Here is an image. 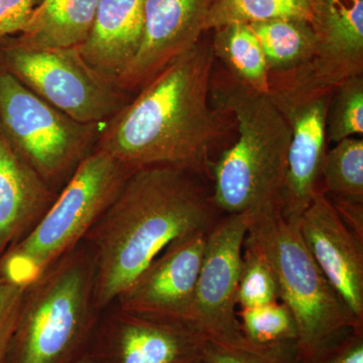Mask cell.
Listing matches in <instances>:
<instances>
[{
    "label": "cell",
    "mask_w": 363,
    "mask_h": 363,
    "mask_svg": "<svg viewBox=\"0 0 363 363\" xmlns=\"http://www.w3.org/2000/svg\"><path fill=\"white\" fill-rule=\"evenodd\" d=\"M206 33L101 126L94 150L130 172L168 166L210 182L214 155L234 121L210 98L216 60Z\"/></svg>",
    "instance_id": "cell-1"
},
{
    "label": "cell",
    "mask_w": 363,
    "mask_h": 363,
    "mask_svg": "<svg viewBox=\"0 0 363 363\" xmlns=\"http://www.w3.org/2000/svg\"><path fill=\"white\" fill-rule=\"evenodd\" d=\"M203 177L174 167L133 172L84 241L94 264L99 311L113 304L172 241L209 233L222 216Z\"/></svg>",
    "instance_id": "cell-2"
},
{
    "label": "cell",
    "mask_w": 363,
    "mask_h": 363,
    "mask_svg": "<svg viewBox=\"0 0 363 363\" xmlns=\"http://www.w3.org/2000/svg\"><path fill=\"white\" fill-rule=\"evenodd\" d=\"M210 98L233 116L238 138L210 169L212 199L222 215L283 210L291 130L267 93L215 70Z\"/></svg>",
    "instance_id": "cell-3"
},
{
    "label": "cell",
    "mask_w": 363,
    "mask_h": 363,
    "mask_svg": "<svg viewBox=\"0 0 363 363\" xmlns=\"http://www.w3.org/2000/svg\"><path fill=\"white\" fill-rule=\"evenodd\" d=\"M94 283L82 242L28 284L4 363H73L86 354L101 314Z\"/></svg>",
    "instance_id": "cell-4"
},
{
    "label": "cell",
    "mask_w": 363,
    "mask_h": 363,
    "mask_svg": "<svg viewBox=\"0 0 363 363\" xmlns=\"http://www.w3.org/2000/svg\"><path fill=\"white\" fill-rule=\"evenodd\" d=\"M298 220L281 209L250 214L245 240L259 248L276 274L279 301L297 326L298 358H304L348 329H363V323L315 262Z\"/></svg>",
    "instance_id": "cell-5"
},
{
    "label": "cell",
    "mask_w": 363,
    "mask_h": 363,
    "mask_svg": "<svg viewBox=\"0 0 363 363\" xmlns=\"http://www.w3.org/2000/svg\"><path fill=\"white\" fill-rule=\"evenodd\" d=\"M133 172L102 150L79 164L28 235L0 257V276L28 286L84 241Z\"/></svg>",
    "instance_id": "cell-6"
},
{
    "label": "cell",
    "mask_w": 363,
    "mask_h": 363,
    "mask_svg": "<svg viewBox=\"0 0 363 363\" xmlns=\"http://www.w3.org/2000/svg\"><path fill=\"white\" fill-rule=\"evenodd\" d=\"M101 126L74 121L0 64V130L52 190L59 193L94 150Z\"/></svg>",
    "instance_id": "cell-7"
},
{
    "label": "cell",
    "mask_w": 363,
    "mask_h": 363,
    "mask_svg": "<svg viewBox=\"0 0 363 363\" xmlns=\"http://www.w3.org/2000/svg\"><path fill=\"white\" fill-rule=\"evenodd\" d=\"M0 64L33 93L83 124L104 125L128 104V92L92 68L78 48L30 50L0 40Z\"/></svg>",
    "instance_id": "cell-8"
},
{
    "label": "cell",
    "mask_w": 363,
    "mask_h": 363,
    "mask_svg": "<svg viewBox=\"0 0 363 363\" xmlns=\"http://www.w3.org/2000/svg\"><path fill=\"white\" fill-rule=\"evenodd\" d=\"M333 90L308 87L269 74V96L291 130L283 213L300 219L321 191L327 152V117Z\"/></svg>",
    "instance_id": "cell-9"
},
{
    "label": "cell",
    "mask_w": 363,
    "mask_h": 363,
    "mask_svg": "<svg viewBox=\"0 0 363 363\" xmlns=\"http://www.w3.org/2000/svg\"><path fill=\"white\" fill-rule=\"evenodd\" d=\"M208 341L193 325L111 304L100 314L87 354L94 363H203Z\"/></svg>",
    "instance_id": "cell-10"
},
{
    "label": "cell",
    "mask_w": 363,
    "mask_h": 363,
    "mask_svg": "<svg viewBox=\"0 0 363 363\" xmlns=\"http://www.w3.org/2000/svg\"><path fill=\"white\" fill-rule=\"evenodd\" d=\"M250 214L222 215L207 233L189 324L209 340L245 339L238 316V279Z\"/></svg>",
    "instance_id": "cell-11"
},
{
    "label": "cell",
    "mask_w": 363,
    "mask_h": 363,
    "mask_svg": "<svg viewBox=\"0 0 363 363\" xmlns=\"http://www.w3.org/2000/svg\"><path fill=\"white\" fill-rule=\"evenodd\" d=\"M208 233L172 241L113 304L145 316L189 324Z\"/></svg>",
    "instance_id": "cell-12"
},
{
    "label": "cell",
    "mask_w": 363,
    "mask_h": 363,
    "mask_svg": "<svg viewBox=\"0 0 363 363\" xmlns=\"http://www.w3.org/2000/svg\"><path fill=\"white\" fill-rule=\"evenodd\" d=\"M214 0H145L140 49L117 79L125 92H138L155 76L194 47L206 33Z\"/></svg>",
    "instance_id": "cell-13"
},
{
    "label": "cell",
    "mask_w": 363,
    "mask_h": 363,
    "mask_svg": "<svg viewBox=\"0 0 363 363\" xmlns=\"http://www.w3.org/2000/svg\"><path fill=\"white\" fill-rule=\"evenodd\" d=\"M311 25L317 38L311 61L276 74L333 91L347 79L363 75V0H317Z\"/></svg>",
    "instance_id": "cell-14"
},
{
    "label": "cell",
    "mask_w": 363,
    "mask_h": 363,
    "mask_svg": "<svg viewBox=\"0 0 363 363\" xmlns=\"http://www.w3.org/2000/svg\"><path fill=\"white\" fill-rule=\"evenodd\" d=\"M298 223L315 262L353 316L363 323V238L344 222L322 191Z\"/></svg>",
    "instance_id": "cell-15"
},
{
    "label": "cell",
    "mask_w": 363,
    "mask_h": 363,
    "mask_svg": "<svg viewBox=\"0 0 363 363\" xmlns=\"http://www.w3.org/2000/svg\"><path fill=\"white\" fill-rule=\"evenodd\" d=\"M57 196L0 130V257L35 228Z\"/></svg>",
    "instance_id": "cell-16"
},
{
    "label": "cell",
    "mask_w": 363,
    "mask_h": 363,
    "mask_svg": "<svg viewBox=\"0 0 363 363\" xmlns=\"http://www.w3.org/2000/svg\"><path fill=\"white\" fill-rule=\"evenodd\" d=\"M145 4V0H98L89 37L78 48L92 68L116 83L140 49Z\"/></svg>",
    "instance_id": "cell-17"
},
{
    "label": "cell",
    "mask_w": 363,
    "mask_h": 363,
    "mask_svg": "<svg viewBox=\"0 0 363 363\" xmlns=\"http://www.w3.org/2000/svg\"><path fill=\"white\" fill-rule=\"evenodd\" d=\"M98 0H40L30 18L9 39L30 50L79 48L89 37Z\"/></svg>",
    "instance_id": "cell-18"
},
{
    "label": "cell",
    "mask_w": 363,
    "mask_h": 363,
    "mask_svg": "<svg viewBox=\"0 0 363 363\" xmlns=\"http://www.w3.org/2000/svg\"><path fill=\"white\" fill-rule=\"evenodd\" d=\"M212 32L215 60L241 85L260 93H269V71L262 45L247 23L219 26Z\"/></svg>",
    "instance_id": "cell-19"
},
{
    "label": "cell",
    "mask_w": 363,
    "mask_h": 363,
    "mask_svg": "<svg viewBox=\"0 0 363 363\" xmlns=\"http://www.w3.org/2000/svg\"><path fill=\"white\" fill-rule=\"evenodd\" d=\"M250 26L262 45L269 73L296 70L316 54V33L310 21L278 18Z\"/></svg>",
    "instance_id": "cell-20"
},
{
    "label": "cell",
    "mask_w": 363,
    "mask_h": 363,
    "mask_svg": "<svg viewBox=\"0 0 363 363\" xmlns=\"http://www.w3.org/2000/svg\"><path fill=\"white\" fill-rule=\"evenodd\" d=\"M321 191L333 204L363 205V138H345L327 150Z\"/></svg>",
    "instance_id": "cell-21"
},
{
    "label": "cell",
    "mask_w": 363,
    "mask_h": 363,
    "mask_svg": "<svg viewBox=\"0 0 363 363\" xmlns=\"http://www.w3.org/2000/svg\"><path fill=\"white\" fill-rule=\"evenodd\" d=\"M317 0H214L206 33L229 23L295 18L311 23Z\"/></svg>",
    "instance_id": "cell-22"
},
{
    "label": "cell",
    "mask_w": 363,
    "mask_h": 363,
    "mask_svg": "<svg viewBox=\"0 0 363 363\" xmlns=\"http://www.w3.org/2000/svg\"><path fill=\"white\" fill-rule=\"evenodd\" d=\"M241 331L250 342L267 345L297 342V326L291 310L281 301L238 311Z\"/></svg>",
    "instance_id": "cell-23"
},
{
    "label": "cell",
    "mask_w": 363,
    "mask_h": 363,
    "mask_svg": "<svg viewBox=\"0 0 363 363\" xmlns=\"http://www.w3.org/2000/svg\"><path fill=\"white\" fill-rule=\"evenodd\" d=\"M236 300L240 309L259 307L279 301L276 274L259 248L247 240L243 245Z\"/></svg>",
    "instance_id": "cell-24"
},
{
    "label": "cell",
    "mask_w": 363,
    "mask_h": 363,
    "mask_svg": "<svg viewBox=\"0 0 363 363\" xmlns=\"http://www.w3.org/2000/svg\"><path fill=\"white\" fill-rule=\"evenodd\" d=\"M362 135L363 75L347 79L334 90L327 117V140L337 143Z\"/></svg>",
    "instance_id": "cell-25"
},
{
    "label": "cell",
    "mask_w": 363,
    "mask_h": 363,
    "mask_svg": "<svg viewBox=\"0 0 363 363\" xmlns=\"http://www.w3.org/2000/svg\"><path fill=\"white\" fill-rule=\"evenodd\" d=\"M203 363H300V358L296 341L259 345L245 338L234 343L208 341Z\"/></svg>",
    "instance_id": "cell-26"
},
{
    "label": "cell",
    "mask_w": 363,
    "mask_h": 363,
    "mask_svg": "<svg viewBox=\"0 0 363 363\" xmlns=\"http://www.w3.org/2000/svg\"><path fill=\"white\" fill-rule=\"evenodd\" d=\"M300 363H363V329L342 332Z\"/></svg>",
    "instance_id": "cell-27"
},
{
    "label": "cell",
    "mask_w": 363,
    "mask_h": 363,
    "mask_svg": "<svg viewBox=\"0 0 363 363\" xmlns=\"http://www.w3.org/2000/svg\"><path fill=\"white\" fill-rule=\"evenodd\" d=\"M26 286L0 276V363L6 362L18 320Z\"/></svg>",
    "instance_id": "cell-28"
},
{
    "label": "cell",
    "mask_w": 363,
    "mask_h": 363,
    "mask_svg": "<svg viewBox=\"0 0 363 363\" xmlns=\"http://www.w3.org/2000/svg\"><path fill=\"white\" fill-rule=\"evenodd\" d=\"M40 0H0V40L21 32Z\"/></svg>",
    "instance_id": "cell-29"
},
{
    "label": "cell",
    "mask_w": 363,
    "mask_h": 363,
    "mask_svg": "<svg viewBox=\"0 0 363 363\" xmlns=\"http://www.w3.org/2000/svg\"><path fill=\"white\" fill-rule=\"evenodd\" d=\"M73 363H94L93 362V360L91 359V357L89 355L86 353V354L83 355V357H81L80 358H78L76 362H74Z\"/></svg>",
    "instance_id": "cell-30"
}]
</instances>
